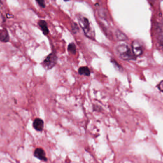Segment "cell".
Masks as SVG:
<instances>
[{
  "label": "cell",
  "mask_w": 163,
  "mask_h": 163,
  "mask_svg": "<svg viewBox=\"0 0 163 163\" xmlns=\"http://www.w3.org/2000/svg\"><path fill=\"white\" fill-rule=\"evenodd\" d=\"M38 25L40 26L41 31H43V33L45 35H47V34H48V27H47V22L45 21V20H40L39 22H38Z\"/></svg>",
  "instance_id": "obj_8"
},
{
  "label": "cell",
  "mask_w": 163,
  "mask_h": 163,
  "mask_svg": "<svg viewBox=\"0 0 163 163\" xmlns=\"http://www.w3.org/2000/svg\"><path fill=\"white\" fill-rule=\"evenodd\" d=\"M33 126L34 129L38 131H42L43 129L44 122L41 119H36L33 121Z\"/></svg>",
  "instance_id": "obj_6"
},
{
  "label": "cell",
  "mask_w": 163,
  "mask_h": 163,
  "mask_svg": "<svg viewBox=\"0 0 163 163\" xmlns=\"http://www.w3.org/2000/svg\"><path fill=\"white\" fill-rule=\"evenodd\" d=\"M68 50L69 52H70L71 54H75L76 51H77V48H76L75 43H71L70 44H69L68 47Z\"/></svg>",
  "instance_id": "obj_10"
},
{
  "label": "cell",
  "mask_w": 163,
  "mask_h": 163,
  "mask_svg": "<svg viewBox=\"0 0 163 163\" xmlns=\"http://www.w3.org/2000/svg\"><path fill=\"white\" fill-rule=\"evenodd\" d=\"M157 87H158V89H159V90H160V91H161L162 92H163V80L161 81V82L158 84Z\"/></svg>",
  "instance_id": "obj_12"
},
{
  "label": "cell",
  "mask_w": 163,
  "mask_h": 163,
  "mask_svg": "<svg viewBox=\"0 0 163 163\" xmlns=\"http://www.w3.org/2000/svg\"><path fill=\"white\" fill-rule=\"evenodd\" d=\"M78 73L81 75L89 76L91 75V71L87 67H80L78 69Z\"/></svg>",
  "instance_id": "obj_9"
},
{
  "label": "cell",
  "mask_w": 163,
  "mask_h": 163,
  "mask_svg": "<svg viewBox=\"0 0 163 163\" xmlns=\"http://www.w3.org/2000/svg\"><path fill=\"white\" fill-rule=\"evenodd\" d=\"M36 1H37L39 5L41 6V7L45 8V5L44 0H36Z\"/></svg>",
  "instance_id": "obj_11"
},
{
  "label": "cell",
  "mask_w": 163,
  "mask_h": 163,
  "mask_svg": "<svg viewBox=\"0 0 163 163\" xmlns=\"http://www.w3.org/2000/svg\"><path fill=\"white\" fill-rule=\"evenodd\" d=\"M78 22L83 31H84V33L85 34V35L89 38L90 39L94 40V31L92 27L91 26V24H90L89 20L85 18V17L79 16Z\"/></svg>",
  "instance_id": "obj_2"
},
{
  "label": "cell",
  "mask_w": 163,
  "mask_h": 163,
  "mask_svg": "<svg viewBox=\"0 0 163 163\" xmlns=\"http://www.w3.org/2000/svg\"><path fill=\"white\" fill-rule=\"evenodd\" d=\"M155 0H148V1L150 2L151 4H153V3L155 2Z\"/></svg>",
  "instance_id": "obj_13"
},
{
  "label": "cell",
  "mask_w": 163,
  "mask_h": 163,
  "mask_svg": "<svg viewBox=\"0 0 163 163\" xmlns=\"http://www.w3.org/2000/svg\"><path fill=\"white\" fill-rule=\"evenodd\" d=\"M34 157H36V158L40 159L41 161H47V158L46 157V155L45 153V151L41 148H37L36 150H34Z\"/></svg>",
  "instance_id": "obj_5"
},
{
  "label": "cell",
  "mask_w": 163,
  "mask_h": 163,
  "mask_svg": "<svg viewBox=\"0 0 163 163\" xmlns=\"http://www.w3.org/2000/svg\"><path fill=\"white\" fill-rule=\"evenodd\" d=\"M57 61V57L54 53L48 55L42 62L43 66L47 70H50L55 66Z\"/></svg>",
  "instance_id": "obj_3"
},
{
  "label": "cell",
  "mask_w": 163,
  "mask_h": 163,
  "mask_svg": "<svg viewBox=\"0 0 163 163\" xmlns=\"http://www.w3.org/2000/svg\"><path fill=\"white\" fill-rule=\"evenodd\" d=\"M0 41L3 42H8L9 41V36L6 29L0 31Z\"/></svg>",
  "instance_id": "obj_7"
},
{
  "label": "cell",
  "mask_w": 163,
  "mask_h": 163,
  "mask_svg": "<svg viewBox=\"0 0 163 163\" xmlns=\"http://www.w3.org/2000/svg\"><path fill=\"white\" fill-rule=\"evenodd\" d=\"M117 54L124 60H132L135 58L132 48H130L128 45L124 42H120L116 45Z\"/></svg>",
  "instance_id": "obj_1"
},
{
  "label": "cell",
  "mask_w": 163,
  "mask_h": 163,
  "mask_svg": "<svg viewBox=\"0 0 163 163\" xmlns=\"http://www.w3.org/2000/svg\"><path fill=\"white\" fill-rule=\"evenodd\" d=\"M64 1H68V0H64Z\"/></svg>",
  "instance_id": "obj_14"
},
{
  "label": "cell",
  "mask_w": 163,
  "mask_h": 163,
  "mask_svg": "<svg viewBox=\"0 0 163 163\" xmlns=\"http://www.w3.org/2000/svg\"><path fill=\"white\" fill-rule=\"evenodd\" d=\"M132 50L136 56H140L144 52V46L140 41L134 40L132 43Z\"/></svg>",
  "instance_id": "obj_4"
}]
</instances>
